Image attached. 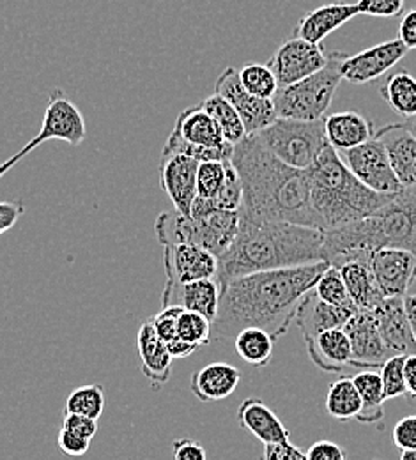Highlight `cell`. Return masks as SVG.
Instances as JSON below:
<instances>
[{
  "label": "cell",
  "mask_w": 416,
  "mask_h": 460,
  "mask_svg": "<svg viewBox=\"0 0 416 460\" xmlns=\"http://www.w3.org/2000/svg\"><path fill=\"white\" fill-rule=\"evenodd\" d=\"M332 264L326 261L250 273L222 288L213 341L236 339L244 328H262L275 341L297 321V306Z\"/></svg>",
  "instance_id": "obj_1"
},
{
  "label": "cell",
  "mask_w": 416,
  "mask_h": 460,
  "mask_svg": "<svg viewBox=\"0 0 416 460\" xmlns=\"http://www.w3.org/2000/svg\"><path fill=\"white\" fill-rule=\"evenodd\" d=\"M233 165L243 184L241 218L289 222L317 229L308 171L286 165L255 135H248L235 146Z\"/></svg>",
  "instance_id": "obj_2"
},
{
  "label": "cell",
  "mask_w": 416,
  "mask_h": 460,
  "mask_svg": "<svg viewBox=\"0 0 416 460\" xmlns=\"http://www.w3.org/2000/svg\"><path fill=\"white\" fill-rule=\"evenodd\" d=\"M321 261H326L324 230L289 222L241 218L233 246L218 259L217 280L224 288L231 280L250 273L297 268Z\"/></svg>",
  "instance_id": "obj_3"
},
{
  "label": "cell",
  "mask_w": 416,
  "mask_h": 460,
  "mask_svg": "<svg viewBox=\"0 0 416 460\" xmlns=\"http://www.w3.org/2000/svg\"><path fill=\"white\" fill-rule=\"evenodd\" d=\"M381 248L416 252V186L403 188L390 202L363 220L324 230V255L335 268L370 259Z\"/></svg>",
  "instance_id": "obj_4"
},
{
  "label": "cell",
  "mask_w": 416,
  "mask_h": 460,
  "mask_svg": "<svg viewBox=\"0 0 416 460\" xmlns=\"http://www.w3.org/2000/svg\"><path fill=\"white\" fill-rule=\"evenodd\" d=\"M308 177L315 227L321 230L339 229L363 220L395 195L365 186L332 146L308 169Z\"/></svg>",
  "instance_id": "obj_5"
},
{
  "label": "cell",
  "mask_w": 416,
  "mask_h": 460,
  "mask_svg": "<svg viewBox=\"0 0 416 460\" xmlns=\"http://www.w3.org/2000/svg\"><path fill=\"white\" fill-rule=\"evenodd\" d=\"M239 211H215L204 218L182 217L174 209L162 213L155 222V232L164 246L197 244L215 257H222L235 243L239 232Z\"/></svg>",
  "instance_id": "obj_6"
},
{
  "label": "cell",
  "mask_w": 416,
  "mask_h": 460,
  "mask_svg": "<svg viewBox=\"0 0 416 460\" xmlns=\"http://www.w3.org/2000/svg\"><path fill=\"white\" fill-rule=\"evenodd\" d=\"M346 56L348 54L337 50L330 52V62L326 67L297 84L280 87L273 98L279 117L297 120L324 119L341 82L344 80L341 66Z\"/></svg>",
  "instance_id": "obj_7"
},
{
  "label": "cell",
  "mask_w": 416,
  "mask_h": 460,
  "mask_svg": "<svg viewBox=\"0 0 416 460\" xmlns=\"http://www.w3.org/2000/svg\"><path fill=\"white\" fill-rule=\"evenodd\" d=\"M255 137L279 160L299 171H308L330 146L324 119L297 120L279 117Z\"/></svg>",
  "instance_id": "obj_8"
},
{
  "label": "cell",
  "mask_w": 416,
  "mask_h": 460,
  "mask_svg": "<svg viewBox=\"0 0 416 460\" xmlns=\"http://www.w3.org/2000/svg\"><path fill=\"white\" fill-rule=\"evenodd\" d=\"M85 137L87 128L80 109L60 89H56L49 98L40 133L0 167V175H5L38 146L49 140H62L69 146H80Z\"/></svg>",
  "instance_id": "obj_9"
},
{
  "label": "cell",
  "mask_w": 416,
  "mask_h": 460,
  "mask_svg": "<svg viewBox=\"0 0 416 460\" xmlns=\"http://www.w3.org/2000/svg\"><path fill=\"white\" fill-rule=\"evenodd\" d=\"M215 94L226 98L238 111L248 135L261 133L279 119L275 102L248 93L241 84L239 69L233 66L224 69L222 75L217 78Z\"/></svg>",
  "instance_id": "obj_10"
},
{
  "label": "cell",
  "mask_w": 416,
  "mask_h": 460,
  "mask_svg": "<svg viewBox=\"0 0 416 460\" xmlns=\"http://www.w3.org/2000/svg\"><path fill=\"white\" fill-rule=\"evenodd\" d=\"M344 162L358 179L374 191L399 193L403 190L401 181L392 169L386 146L381 138L372 140L344 153Z\"/></svg>",
  "instance_id": "obj_11"
},
{
  "label": "cell",
  "mask_w": 416,
  "mask_h": 460,
  "mask_svg": "<svg viewBox=\"0 0 416 460\" xmlns=\"http://www.w3.org/2000/svg\"><path fill=\"white\" fill-rule=\"evenodd\" d=\"M328 62L330 54H326L321 45L295 36L277 49L268 66L273 69L280 87H288L315 75L326 67Z\"/></svg>",
  "instance_id": "obj_12"
},
{
  "label": "cell",
  "mask_w": 416,
  "mask_h": 460,
  "mask_svg": "<svg viewBox=\"0 0 416 460\" xmlns=\"http://www.w3.org/2000/svg\"><path fill=\"white\" fill-rule=\"evenodd\" d=\"M408 52L410 49L399 38L377 43L355 56H346L341 66L342 78L357 85L374 82L394 69Z\"/></svg>",
  "instance_id": "obj_13"
},
{
  "label": "cell",
  "mask_w": 416,
  "mask_h": 460,
  "mask_svg": "<svg viewBox=\"0 0 416 460\" xmlns=\"http://www.w3.org/2000/svg\"><path fill=\"white\" fill-rule=\"evenodd\" d=\"M370 266L385 297H406L415 284V250L381 248L372 253Z\"/></svg>",
  "instance_id": "obj_14"
},
{
  "label": "cell",
  "mask_w": 416,
  "mask_h": 460,
  "mask_svg": "<svg viewBox=\"0 0 416 460\" xmlns=\"http://www.w3.org/2000/svg\"><path fill=\"white\" fill-rule=\"evenodd\" d=\"M344 332L351 341L355 368H381L394 356L381 337L374 308H359L346 323Z\"/></svg>",
  "instance_id": "obj_15"
},
{
  "label": "cell",
  "mask_w": 416,
  "mask_h": 460,
  "mask_svg": "<svg viewBox=\"0 0 416 460\" xmlns=\"http://www.w3.org/2000/svg\"><path fill=\"white\" fill-rule=\"evenodd\" d=\"M164 266L167 282L178 284L217 279L218 275V257L188 243L164 246Z\"/></svg>",
  "instance_id": "obj_16"
},
{
  "label": "cell",
  "mask_w": 416,
  "mask_h": 460,
  "mask_svg": "<svg viewBox=\"0 0 416 460\" xmlns=\"http://www.w3.org/2000/svg\"><path fill=\"white\" fill-rule=\"evenodd\" d=\"M200 162L186 155L162 156L160 184L171 199L174 209L182 217L191 215L193 200L197 199V172Z\"/></svg>",
  "instance_id": "obj_17"
},
{
  "label": "cell",
  "mask_w": 416,
  "mask_h": 460,
  "mask_svg": "<svg viewBox=\"0 0 416 460\" xmlns=\"http://www.w3.org/2000/svg\"><path fill=\"white\" fill-rule=\"evenodd\" d=\"M222 288L217 279L197 280L188 284L165 282L162 292V308L167 306H181L190 312H199L215 323L218 315Z\"/></svg>",
  "instance_id": "obj_18"
},
{
  "label": "cell",
  "mask_w": 416,
  "mask_h": 460,
  "mask_svg": "<svg viewBox=\"0 0 416 460\" xmlns=\"http://www.w3.org/2000/svg\"><path fill=\"white\" fill-rule=\"evenodd\" d=\"M381 337L392 354H416V341L404 297H385L374 308Z\"/></svg>",
  "instance_id": "obj_19"
},
{
  "label": "cell",
  "mask_w": 416,
  "mask_h": 460,
  "mask_svg": "<svg viewBox=\"0 0 416 460\" xmlns=\"http://www.w3.org/2000/svg\"><path fill=\"white\" fill-rule=\"evenodd\" d=\"M310 361L326 374H348L353 367V347L344 328L328 330L306 341Z\"/></svg>",
  "instance_id": "obj_20"
},
{
  "label": "cell",
  "mask_w": 416,
  "mask_h": 460,
  "mask_svg": "<svg viewBox=\"0 0 416 460\" xmlns=\"http://www.w3.org/2000/svg\"><path fill=\"white\" fill-rule=\"evenodd\" d=\"M351 315L353 312H348L344 308L326 303L312 288L310 292L305 294V297L297 306V324L306 342L323 332L344 328Z\"/></svg>",
  "instance_id": "obj_21"
},
{
  "label": "cell",
  "mask_w": 416,
  "mask_h": 460,
  "mask_svg": "<svg viewBox=\"0 0 416 460\" xmlns=\"http://www.w3.org/2000/svg\"><path fill=\"white\" fill-rule=\"evenodd\" d=\"M358 14H359L358 4H341V2L324 4L303 14V18L297 22L295 36L303 38L310 43L321 45L323 40H326L332 32L346 25Z\"/></svg>",
  "instance_id": "obj_22"
},
{
  "label": "cell",
  "mask_w": 416,
  "mask_h": 460,
  "mask_svg": "<svg viewBox=\"0 0 416 460\" xmlns=\"http://www.w3.org/2000/svg\"><path fill=\"white\" fill-rule=\"evenodd\" d=\"M386 146L392 169L401 181L403 188L416 186V137L412 135L403 122L383 126L376 131Z\"/></svg>",
  "instance_id": "obj_23"
},
{
  "label": "cell",
  "mask_w": 416,
  "mask_h": 460,
  "mask_svg": "<svg viewBox=\"0 0 416 460\" xmlns=\"http://www.w3.org/2000/svg\"><path fill=\"white\" fill-rule=\"evenodd\" d=\"M137 342H138L142 374L151 383L153 390H160L162 386H165L169 383L171 374H173V359L174 358L169 350V345L158 337L151 321H147L140 326Z\"/></svg>",
  "instance_id": "obj_24"
},
{
  "label": "cell",
  "mask_w": 416,
  "mask_h": 460,
  "mask_svg": "<svg viewBox=\"0 0 416 460\" xmlns=\"http://www.w3.org/2000/svg\"><path fill=\"white\" fill-rule=\"evenodd\" d=\"M239 383L241 372L235 365L217 361L193 372L190 390L200 402H215L231 397Z\"/></svg>",
  "instance_id": "obj_25"
},
{
  "label": "cell",
  "mask_w": 416,
  "mask_h": 460,
  "mask_svg": "<svg viewBox=\"0 0 416 460\" xmlns=\"http://www.w3.org/2000/svg\"><path fill=\"white\" fill-rule=\"evenodd\" d=\"M239 425L264 445L291 441V432L273 412V409L261 399L248 397L239 403Z\"/></svg>",
  "instance_id": "obj_26"
},
{
  "label": "cell",
  "mask_w": 416,
  "mask_h": 460,
  "mask_svg": "<svg viewBox=\"0 0 416 460\" xmlns=\"http://www.w3.org/2000/svg\"><path fill=\"white\" fill-rule=\"evenodd\" d=\"M324 128L330 146L335 147L339 153H346L372 140L377 131L374 129V122L370 119L355 111L337 112L324 117Z\"/></svg>",
  "instance_id": "obj_27"
},
{
  "label": "cell",
  "mask_w": 416,
  "mask_h": 460,
  "mask_svg": "<svg viewBox=\"0 0 416 460\" xmlns=\"http://www.w3.org/2000/svg\"><path fill=\"white\" fill-rule=\"evenodd\" d=\"M174 131L182 140L200 146V147L215 149V147H222V146L229 144L224 138V133H222L220 126L217 124V120L206 112V109L202 105H193V107L184 109L179 114Z\"/></svg>",
  "instance_id": "obj_28"
},
{
  "label": "cell",
  "mask_w": 416,
  "mask_h": 460,
  "mask_svg": "<svg viewBox=\"0 0 416 460\" xmlns=\"http://www.w3.org/2000/svg\"><path fill=\"white\" fill-rule=\"evenodd\" d=\"M339 270L358 308L372 310L385 299L381 288L376 282L370 259H358L346 262Z\"/></svg>",
  "instance_id": "obj_29"
},
{
  "label": "cell",
  "mask_w": 416,
  "mask_h": 460,
  "mask_svg": "<svg viewBox=\"0 0 416 460\" xmlns=\"http://www.w3.org/2000/svg\"><path fill=\"white\" fill-rule=\"evenodd\" d=\"M358 392L361 395V411L358 414L357 421L365 425H377L385 418V386L383 377L379 372L374 370H361L353 376Z\"/></svg>",
  "instance_id": "obj_30"
},
{
  "label": "cell",
  "mask_w": 416,
  "mask_h": 460,
  "mask_svg": "<svg viewBox=\"0 0 416 460\" xmlns=\"http://www.w3.org/2000/svg\"><path fill=\"white\" fill-rule=\"evenodd\" d=\"M379 93L395 114L404 119L416 115V76L408 69H397L388 75Z\"/></svg>",
  "instance_id": "obj_31"
},
{
  "label": "cell",
  "mask_w": 416,
  "mask_h": 460,
  "mask_svg": "<svg viewBox=\"0 0 416 460\" xmlns=\"http://www.w3.org/2000/svg\"><path fill=\"white\" fill-rule=\"evenodd\" d=\"M326 412L337 421L357 420L361 411V395L353 377H341L333 381L326 394Z\"/></svg>",
  "instance_id": "obj_32"
},
{
  "label": "cell",
  "mask_w": 416,
  "mask_h": 460,
  "mask_svg": "<svg viewBox=\"0 0 416 460\" xmlns=\"http://www.w3.org/2000/svg\"><path fill=\"white\" fill-rule=\"evenodd\" d=\"M275 339L262 328H244L235 339V345L241 359L255 368L270 365L273 359Z\"/></svg>",
  "instance_id": "obj_33"
},
{
  "label": "cell",
  "mask_w": 416,
  "mask_h": 460,
  "mask_svg": "<svg viewBox=\"0 0 416 460\" xmlns=\"http://www.w3.org/2000/svg\"><path fill=\"white\" fill-rule=\"evenodd\" d=\"M202 107L206 109L208 114L217 120V124L220 126V129L224 133V138L229 144L236 146L241 140H244L248 137L241 115L238 114V111L226 98H222L218 94L208 96L202 102Z\"/></svg>",
  "instance_id": "obj_34"
},
{
  "label": "cell",
  "mask_w": 416,
  "mask_h": 460,
  "mask_svg": "<svg viewBox=\"0 0 416 460\" xmlns=\"http://www.w3.org/2000/svg\"><path fill=\"white\" fill-rule=\"evenodd\" d=\"M239 78L248 93L264 100H273L280 89V84L268 64H244L239 69Z\"/></svg>",
  "instance_id": "obj_35"
},
{
  "label": "cell",
  "mask_w": 416,
  "mask_h": 460,
  "mask_svg": "<svg viewBox=\"0 0 416 460\" xmlns=\"http://www.w3.org/2000/svg\"><path fill=\"white\" fill-rule=\"evenodd\" d=\"M315 294L324 299L326 303L333 305V306H339V308H344L348 312H358L359 308L357 306V303L353 301L350 290L346 288V282L341 275V270L335 268V266H330L323 277L319 279V282L315 284Z\"/></svg>",
  "instance_id": "obj_36"
},
{
  "label": "cell",
  "mask_w": 416,
  "mask_h": 460,
  "mask_svg": "<svg viewBox=\"0 0 416 460\" xmlns=\"http://www.w3.org/2000/svg\"><path fill=\"white\" fill-rule=\"evenodd\" d=\"M66 412L100 420L105 411V390L100 385H85L73 390L66 401Z\"/></svg>",
  "instance_id": "obj_37"
},
{
  "label": "cell",
  "mask_w": 416,
  "mask_h": 460,
  "mask_svg": "<svg viewBox=\"0 0 416 460\" xmlns=\"http://www.w3.org/2000/svg\"><path fill=\"white\" fill-rule=\"evenodd\" d=\"M231 162H200L197 172V195L217 199L227 181V167Z\"/></svg>",
  "instance_id": "obj_38"
},
{
  "label": "cell",
  "mask_w": 416,
  "mask_h": 460,
  "mask_svg": "<svg viewBox=\"0 0 416 460\" xmlns=\"http://www.w3.org/2000/svg\"><path fill=\"white\" fill-rule=\"evenodd\" d=\"M179 339L190 344L202 345L213 342V323L199 312L182 310L179 317Z\"/></svg>",
  "instance_id": "obj_39"
},
{
  "label": "cell",
  "mask_w": 416,
  "mask_h": 460,
  "mask_svg": "<svg viewBox=\"0 0 416 460\" xmlns=\"http://www.w3.org/2000/svg\"><path fill=\"white\" fill-rule=\"evenodd\" d=\"M404 363H406V354H394L385 361V365L379 370V374L383 377L386 401L408 395Z\"/></svg>",
  "instance_id": "obj_40"
},
{
  "label": "cell",
  "mask_w": 416,
  "mask_h": 460,
  "mask_svg": "<svg viewBox=\"0 0 416 460\" xmlns=\"http://www.w3.org/2000/svg\"><path fill=\"white\" fill-rule=\"evenodd\" d=\"M215 206L218 211H239L243 206V184L236 167L233 165V160L227 167V181L215 199Z\"/></svg>",
  "instance_id": "obj_41"
},
{
  "label": "cell",
  "mask_w": 416,
  "mask_h": 460,
  "mask_svg": "<svg viewBox=\"0 0 416 460\" xmlns=\"http://www.w3.org/2000/svg\"><path fill=\"white\" fill-rule=\"evenodd\" d=\"M182 310L184 308L181 306H167V308H162V312L151 319L155 332L165 344L179 339V317Z\"/></svg>",
  "instance_id": "obj_42"
},
{
  "label": "cell",
  "mask_w": 416,
  "mask_h": 460,
  "mask_svg": "<svg viewBox=\"0 0 416 460\" xmlns=\"http://www.w3.org/2000/svg\"><path fill=\"white\" fill-rule=\"evenodd\" d=\"M408 0H358L359 14L374 18H395L404 13Z\"/></svg>",
  "instance_id": "obj_43"
},
{
  "label": "cell",
  "mask_w": 416,
  "mask_h": 460,
  "mask_svg": "<svg viewBox=\"0 0 416 460\" xmlns=\"http://www.w3.org/2000/svg\"><path fill=\"white\" fill-rule=\"evenodd\" d=\"M62 429L82 436L85 439H93L98 434V420L84 416V414H75V412H66L64 411V420H62Z\"/></svg>",
  "instance_id": "obj_44"
},
{
  "label": "cell",
  "mask_w": 416,
  "mask_h": 460,
  "mask_svg": "<svg viewBox=\"0 0 416 460\" xmlns=\"http://www.w3.org/2000/svg\"><path fill=\"white\" fill-rule=\"evenodd\" d=\"M394 445L401 450H416V414L406 416L394 427Z\"/></svg>",
  "instance_id": "obj_45"
},
{
  "label": "cell",
  "mask_w": 416,
  "mask_h": 460,
  "mask_svg": "<svg viewBox=\"0 0 416 460\" xmlns=\"http://www.w3.org/2000/svg\"><path fill=\"white\" fill-rule=\"evenodd\" d=\"M58 447L66 457H80L89 452L91 439H85L82 436H76L66 429H60L58 436Z\"/></svg>",
  "instance_id": "obj_46"
},
{
  "label": "cell",
  "mask_w": 416,
  "mask_h": 460,
  "mask_svg": "<svg viewBox=\"0 0 416 460\" xmlns=\"http://www.w3.org/2000/svg\"><path fill=\"white\" fill-rule=\"evenodd\" d=\"M262 460H308L306 454L291 441L264 445Z\"/></svg>",
  "instance_id": "obj_47"
},
{
  "label": "cell",
  "mask_w": 416,
  "mask_h": 460,
  "mask_svg": "<svg viewBox=\"0 0 416 460\" xmlns=\"http://www.w3.org/2000/svg\"><path fill=\"white\" fill-rule=\"evenodd\" d=\"M306 457L308 460H348V452L333 441L321 439L306 450Z\"/></svg>",
  "instance_id": "obj_48"
},
{
  "label": "cell",
  "mask_w": 416,
  "mask_h": 460,
  "mask_svg": "<svg viewBox=\"0 0 416 460\" xmlns=\"http://www.w3.org/2000/svg\"><path fill=\"white\" fill-rule=\"evenodd\" d=\"M174 460H208V454L202 445L193 439H176L173 443Z\"/></svg>",
  "instance_id": "obj_49"
},
{
  "label": "cell",
  "mask_w": 416,
  "mask_h": 460,
  "mask_svg": "<svg viewBox=\"0 0 416 460\" xmlns=\"http://www.w3.org/2000/svg\"><path fill=\"white\" fill-rule=\"evenodd\" d=\"M397 38L410 49L416 50V7L408 9L399 23V31H397Z\"/></svg>",
  "instance_id": "obj_50"
},
{
  "label": "cell",
  "mask_w": 416,
  "mask_h": 460,
  "mask_svg": "<svg viewBox=\"0 0 416 460\" xmlns=\"http://www.w3.org/2000/svg\"><path fill=\"white\" fill-rule=\"evenodd\" d=\"M25 213V208L22 202H0V232H7L11 229L18 218Z\"/></svg>",
  "instance_id": "obj_51"
},
{
  "label": "cell",
  "mask_w": 416,
  "mask_h": 460,
  "mask_svg": "<svg viewBox=\"0 0 416 460\" xmlns=\"http://www.w3.org/2000/svg\"><path fill=\"white\" fill-rule=\"evenodd\" d=\"M406 372V386H408V397L416 401V354H408L404 363Z\"/></svg>",
  "instance_id": "obj_52"
},
{
  "label": "cell",
  "mask_w": 416,
  "mask_h": 460,
  "mask_svg": "<svg viewBox=\"0 0 416 460\" xmlns=\"http://www.w3.org/2000/svg\"><path fill=\"white\" fill-rule=\"evenodd\" d=\"M167 345H169V350H171V354H173L174 359L188 358V356H191L195 350H199V345L190 344V342H186V341H182V339H176V341H173V342H169Z\"/></svg>",
  "instance_id": "obj_53"
},
{
  "label": "cell",
  "mask_w": 416,
  "mask_h": 460,
  "mask_svg": "<svg viewBox=\"0 0 416 460\" xmlns=\"http://www.w3.org/2000/svg\"><path fill=\"white\" fill-rule=\"evenodd\" d=\"M404 303H406V312H408V317H410L412 330H413L416 341V292L415 294H408L404 297Z\"/></svg>",
  "instance_id": "obj_54"
},
{
  "label": "cell",
  "mask_w": 416,
  "mask_h": 460,
  "mask_svg": "<svg viewBox=\"0 0 416 460\" xmlns=\"http://www.w3.org/2000/svg\"><path fill=\"white\" fill-rule=\"evenodd\" d=\"M403 126H404L412 135H415L416 137V115L410 117V119H404V120H403Z\"/></svg>",
  "instance_id": "obj_55"
},
{
  "label": "cell",
  "mask_w": 416,
  "mask_h": 460,
  "mask_svg": "<svg viewBox=\"0 0 416 460\" xmlns=\"http://www.w3.org/2000/svg\"><path fill=\"white\" fill-rule=\"evenodd\" d=\"M401 460H416V450H406L401 454Z\"/></svg>",
  "instance_id": "obj_56"
}]
</instances>
